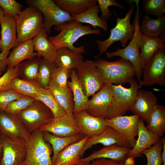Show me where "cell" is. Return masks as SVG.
Returning <instances> with one entry per match:
<instances>
[{
	"label": "cell",
	"instance_id": "cell-35",
	"mask_svg": "<svg viewBox=\"0 0 165 165\" xmlns=\"http://www.w3.org/2000/svg\"><path fill=\"white\" fill-rule=\"evenodd\" d=\"M61 8L71 15L78 14L97 4V0H54Z\"/></svg>",
	"mask_w": 165,
	"mask_h": 165
},
{
	"label": "cell",
	"instance_id": "cell-31",
	"mask_svg": "<svg viewBox=\"0 0 165 165\" xmlns=\"http://www.w3.org/2000/svg\"><path fill=\"white\" fill-rule=\"evenodd\" d=\"M45 141L49 142L52 146L53 155L52 161L54 159L61 151L69 145L78 142L85 136L82 133L69 137H59L47 132H42Z\"/></svg>",
	"mask_w": 165,
	"mask_h": 165
},
{
	"label": "cell",
	"instance_id": "cell-56",
	"mask_svg": "<svg viewBox=\"0 0 165 165\" xmlns=\"http://www.w3.org/2000/svg\"><path fill=\"white\" fill-rule=\"evenodd\" d=\"M1 134V133L0 132V134Z\"/></svg>",
	"mask_w": 165,
	"mask_h": 165
},
{
	"label": "cell",
	"instance_id": "cell-3",
	"mask_svg": "<svg viewBox=\"0 0 165 165\" xmlns=\"http://www.w3.org/2000/svg\"><path fill=\"white\" fill-rule=\"evenodd\" d=\"M131 4L129 11L123 18H119L116 12H113L117 19L116 24L114 28L110 29V35L108 39L104 41H95L99 52L94 57L95 58L100 57L115 42H120L121 46L124 47L127 46L128 42L131 40L134 32V24L130 23V19L135 6Z\"/></svg>",
	"mask_w": 165,
	"mask_h": 165
},
{
	"label": "cell",
	"instance_id": "cell-24",
	"mask_svg": "<svg viewBox=\"0 0 165 165\" xmlns=\"http://www.w3.org/2000/svg\"><path fill=\"white\" fill-rule=\"evenodd\" d=\"M165 46V37H152L141 34L139 47L142 68L148 60L160 48Z\"/></svg>",
	"mask_w": 165,
	"mask_h": 165
},
{
	"label": "cell",
	"instance_id": "cell-15",
	"mask_svg": "<svg viewBox=\"0 0 165 165\" xmlns=\"http://www.w3.org/2000/svg\"><path fill=\"white\" fill-rule=\"evenodd\" d=\"M0 132L10 138H21L26 141L31 135L17 114L0 109Z\"/></svg>",
	"mask_w": 165,
	"mask_h": 165
},
{
	"label": "cell",
	"instance_id": "cell-46",
	"mask_svg": "<svg viewBox=\"0 0 165 165\" xmlns=\"http://www.w3.org/2000/svg\"><path fill=\"white\" fill-rule=\"evenodd\" d=\"M23 96L11 88L0 91V109L5 111L10 103Z\"/></svg>",
	"mask_w": 165,
	"mask_h": 165
},
{
	"label": "cell",
	"instance_id": "cell-26",
	"mask_svg": "<svg viewBox=\"0 0 165 165\" xmlns=\"http://www.w3.org/2000/svg\"><path fill=\"white\" fill-rule=\"evenodd\" d=\"M32 39L24 42L14 48L7 58V67H15L25 60L37 57L34 52Z\"/></svg>",
	"mask_w": 165,
	"mask_h": 165
},
{
	"label": "cell",
	"instance_id": "cell-53",
	"mask_svg": "<svg viewBox=\"0 0 165 165\" xmlns=\"http://www.w3.org/2000/svg\"><path fill=\"white\" fill-rule=\"evenodd\" d=\"M90 162H86L80 163L75 165H90Z\"/></svg>",
	"mask_w": 165,
	"mask_h": 165
},
{
	"label": "cell",
	"instance_id": "cell-11",
	"mask_svg": "<svg viewBox=\"0 0 165 165\" xmlns=\"http://www.w3.org/2000/svg\"><path fill=\"white\" fill-rule=\"evenodd\" d=\"M75 70L87 97L98 92L105 85L102 76L94 61L90 60L83 61Z\"/></svg>",
	"mask_w": 165,
	"mask_h": 165
},
{
	"label": "cell",
	"instance_id": "cell-27",
	"mask_svg": "<svg viewBox=\"0 0 165 165\" xmlns=\"http://www.w3.org/2000/svg\"><path fill=\"white\" fill-rule=\"evenodd\" d=\"M146 127L154 135L160 138L165 133V106L157 104L153 108Z\"/></svg>",
	"mask_w": 165,
	"mask_h": 165
},
{
	"label": "cell",
	"instance_id": "cell-29",
	"mask_svg": "<svg viewBox=\"0 0 165 165\" xmlns=\"http://www.w3.org/2000/svg\"><path fill=\"white\" fill-rule=\"evenodd\" d=\"M83 61L81 54L75 53L66 47L57 50L55 62L58 67L75 70Z\"/></svg>",
	"mask_w": 165,
	"mask_h": 165
},
{
	"label": "cell",
	"instance_id": "cell-50",
	"mask_svg": "<svg viewBox=\"0 0 165 165\" xmlns=\"http://www.w3.org/2000/svg\"><path fill=\"white\" fill-rule=\"evenodd\" d=\"M123 163L124 165H134L135 161L134 158L132 156L127 157Z\"/></svg>",
	"mask_w": 165,
	"mask_h": 165
},
{
	"label": "cell",
	"instance_id": "cell-9",
	"mask_svg": "<svg viewBox=\"0 0 165 165\" xmlns=\"http://www.w3.org/2000/svg\"><path fill=\"white\" fill-rule=\"evenodd\" d=\"M17 115L31 134L54 119L51 110L42 101L36 99L30 105Z\"/></svg>",
	"mask_w": 165,
	"mask_h": 165
},
{
	"label": "cell",
	"instance_id": "cell-25",
	"mask_svg": "<svg viewBox=\"0 0 165 165\" xmlns=\"http://www.w3.org/2000/svg\"><path fill=\"white\" fill-rule=\"evenodd\" d=\"M47 35L43 28L32 39L34 51L38 57L55 62L57 50L48 39Z\"/></svg>",
	"mask_w": 165,
	"mask_h": 165
},
{
	"label": "cell",
	"instance_id": "cell-38",
	"mask_svg": "<svg viewBox=\"0 0 165 165\" xmlns=\"http://www.w3.org/2000/svg\"><path fill=\"white\" fill-rule=\"evenodd\" d=\"M35 99L42 101L53 112L54 118L61 117L68 114L57 103L48 89H44Z\"/></svg>",
	"mask_w": 165,
	"mask_h": 165
},
{
	"label": "cell",
	"instance_id": "cell-51",
	"mask_svg": "<svg viewBox=\"0 0 165 165\" xmlns=\"http://www.w3.org/2000/svg\"><path fill=\"white\" fill-rule=\"evenodd\" d=\"M5 14H6L3 10L0 7V22L3 18Z\"/></svg>",
	"mask_w": 165,
	"mask_h": 165
},
{
	"label": "cell",
	"instance_id": "cell-4",
	"mask_svg": "<svg viewBox=\"0 0 165 165\" xmlns=\"http://www.w3.org/2000/svg\"><path fill=\"white\" fill-rule=\"evenodd\" d=\"M139 0L135 1L137 9L135 13V17L133 21L134 27V32L133 37L129 44L125 47L119 48L116 51L109 52H107L106 55L108 58L119 56L130 61L133 64L135 70L136 76L140 83L142 81V67L140 57L139 42L141 34L140 30L139 19L140 17Z\"/></svg>",
	"mask_w": 165,
	"mask_h": 165
},
{
	"label": "cell",
	"instance_id": "cell-43",
	"mask_svg": "<svg viewBox=\"0 0 165 165\" xmlns=\"http://www.w3.org/2000/svg\"><path fill=\"white\" fill-rule=\"evenodd\" d=\"M72 70L58 67L53 74L50 82L62 88L67 87L68 79Z\"/></svg>",
	"mask_w": 165,
	"mask_h": 165
},
{
	"label": "cell",
	"instance_id": "cell-1",
	"mask_svg": "<svg viewBox=\"0 0 165 165\" xmlns=\"http://www.w3.org/2000/svg\"><path fill=\"white\" fill-rule=\"evenodd\" d=\"M54 29L60 31L55 36L48 37V39L56 50L66 47L77 53L81 54L85 51L83 46L75 47L74 44L81 37L90 34L100 35L101 30L98 28L92 29L90 26H84L73 20L63 25L55 26Z\"/></svg>",
	"mask_w": 165,
	"mask_h": 165
},
{
	"label": "cell",
	"instance_id": "cell-18",
	"mask_svg": "<svg viewBox=\"0 0 165 165\" xmlns=\"http://www.w3.org/2000/svg\"><path fill=\"white\" fill-rule=\"evenodd\" d=\"M98 144L105 146L117 144L130 149L131 148L129 143L123 136L115 129L108 126L100 134L87 139L82 149L83 154L93 145Z\"/></svg>",
	"mask_w": 165,
	"mask_h": 165
},
{
	"label": "cell",
	"instance_id": "cell-36",
	"mask_svg": "<svg viewBox=\"0 0 165 165\" xmlns=\"http://www.w3.org/2000/svg\"><path fill=\"white\" fill-rule=\"evenodd\" d=\"M41 58L37 57L20 64L19 75L21 79L36 82Z\"/></svg>",
	"mask_w": 165,
	"mask_h": 165
},
{
	"label": "cell",
	"instance_id": "cell-42",
	"mask_svg": "<svg viewBox=\"0 0 165 165\" xmlns=\"http://www.w3.org/2000/svg\"><path fill=\"white\" fill-rule=\"evenodd\" d=\"M20 64L14 67H7L6 72L0 77V91L11 88L12 80L19 75Z\"/></svg>",
	"mask_w": 165,
	"mask_h": 165
},
{
	"label": "cell",
	"instance_id": "cell-39",
	"mask_svg": "<svg viewBox=\"0 0 165 165\" xmlns=\"http://www.w3.org/2000/svg\"><path fill=\"white\" fill-rule=\"evenodd\" d=\"M162 142L160 139L151 147L142 151L141 154L145 155L147 159V163L145 165H162Z\"/></svg>",
	"mask_w": 165,
	"mask_h": 165
},
{
	"label": "cell",
	"instance_id": "cell-12",
	"mask_svg": "<svg viewBox=\"0 0 165 165\" xmlns=\"http://www.w3.org/2000/svg\"><path fill=\"white\" fill-rule=\"evenodd\" d=\"M0 140L3 149L0 165H14L22 163L26 154V141L21 138H10L1 134Z\"/></svg>",
	"mask_w": 165,
	"mask_h": 165
},
{
	"label": "cell",
	"instance_id": "cell-23",
	"mask_svg": "<svg viewBox=\"0 0 165 165\" xmlns=\"http://www.w3.org/2000/svg\"><path fill=\"white\" fill-rule=\"evenodd\" d=\"M0 50L1 51L10 50L16 47L17 43L16 25L15 19L10 16L5 14L0 22Z\"/></svg>",
	"mask_w": 165,
	"mask_h": 165
},
{
	"label": "cell",
	"instance_id": "cell-6",
	"mask_svg": "<svg viewBox=\"0 0 165 165\" xmlns=\"http://www.w3.org/2000/svg\"><path fill=\"white\" fill-rule=\"evenodd\" d=\"M130 87L126 88L121 84H111L112 96L108 110L107 119L123 116L130 110L138 90V84L133 78L129 82Z\"/></svg>",
	"mask_w": 165,
	"mask_h": 165
},
{
	"label": "cell",
	"instance_id": "cell-21",
	"mask_svg": "<svg viewBox=\"0 0 165 165\" xmlns=\"http://www.w3.org/2000/svg\"><path fill=\"white\" fill-rule=\"evenodd\" d=\"M138 136L134 146L130 150L127 157L132 156L134 158L142 157L143 155L141 154L142 151L150 148L160 139L147 129L144 120L140 117L138 123Z\"/></svg>",
	"mask_w": 165,
	"mask_h": 165
},
{
	"label": "cell",
	"instance_id": "cell-54",
	"mask_svg": "<svg viewBox=\"0 0 165 165\" xmlns=\"http://www.w3.org/2000/svg\"><path fill=\"white\" fill-rule=\"evenodd\" d=\"M14 165H23V164H22V163H19V164H17Z\"/></svg>",
	"mask_w": 165,
	"mask_h": 165
},
{
	"label": "cell",
	"instance_id": "cell-48",
	"mask_svg": "<svg viewBox=\"0 0 165 165\" xmlns=\"http://www.w3.org/2000/svg\"><path fill=\"white\" fill-rule=\"evenodd\" d=\"M9 50H4L0 53V73L4 71L8 66L7 58Z\"/></svg>",
	"mask_w": 165,
	"mask_h": 165
},
{
	"label": "cell",
	"instance_id": "cell-45",
	"mask_svg": "<svg viewBox=\"0 0 165 165\" xmlns=\"http://www.w3.org/2000/svg\"><path fill=\"white\" fill-rule=\"evenodd\" d=\"M97 3L101 13L100 17L105 21L109 19L112 14V12L109 9V6H114L123 10L125 9L123 5L115 0H97Z\"/></svg>",
	"mask_w": 165,
	"mask_h": 165
},
{
	"label": "cell",
	"instance_id": "cell-5",
	"mask_svg": "<svg viewBox=\"0 0 165 165\" xmlns=\"http://www.w3.org/2000/svg\"><path fill=\"white\" fill-rule=\"evenodd\" d=\"M16 22L18 46L25 41L33 39L43 28L41 13L30 6L22 10L14 19Z\"/></svg>",
	"mask_w": 165,
	"mask_h": 165
},
{
	"label": "cell",
	"instance_id": "cell-40",
	"mask_svg": "<svg viewBox=\"0 0 165 165\" xmlns=\"http://www.w3.org/2000/svg\"><path fill=\"white\" fill-rule=\"evenodd\" d=\"M142 3L143 9L146 13L153 15L157 18L164 16L165 0H144Z\"/></svg>",
	"mask_w": 165,
	"mask_h": 165
},
{
	"label": "cell",
	"instance_id": "cell-41",
	"mask_svg": "<svg viewBox=\"0 0 165 165\" xmlns=\"http://www.w3.org/2000/svg\"><path fill=\"white\" fill-rule=\"evenodd\" d=\"M35 100L33 98L23 96L10 103L5 111L10 113L17 114L30 105Z\"/></svg>",
	"mask_w": 165,
	"mask_h": 165
},
{
	"label": "cell",
	"instance_id": "cell-14",
	"mask_svg": "<svg viewBox=\"0 0 165 165\" xmlns=\"http://www.w3.org/2000/svg\"><path fill=\"white\" fill-rule=\"evenodd\" d=\"M38 128L42 132H49L59 137H69L82 133L75 120L73 114H67L54 118L50 123Z\"/></svg>",
	"mask_w": 165,
	"mask_h": 165
},
{
	"label": "cell",
	"instance_id": "cell-10",
	"mask_svg": "<svg viewBox=\"0 0 165 165\" xmlns=\"http://www.w3.org/2000/svg\"><path fill=\"white\" fill-rule=\"evenodd\" d=\"M142 76L138 89L144 86L165 85V46L160 48L148 60L143 69Z\"/></svg>",
	"mask_w": 165,
	"mask_h": 165
},
{
	"label": "cell",
	"instance_id": "cell-13",
	"mask_svg": "<svg viewBox=\"0 0 165 165\" xmlns=\"http://www.w3.org/2000/svg\"><path fill=\"white\" fill-rule=\"evenodd\" d=\"M138 115L120 116L105 119L107 126L112 127L123 136L129 143L131 148L134 146L138 136L140 118Z\"/></svg>",
	"mask_w": 165,
	"mask_h": 165
},
{
	"label": "cell",
	"instance_id": "cell-2",
	"mask_svg": "<svg viewBox=\"0 0 165 165\" xmlns=\"http://www.w3.org/2000/svg\"><path fill=\"white\" fill-rule=\"evenodd\" d=\"M94 62L102 76L105 84H126L136 76L132 64L122 58L113 62L98 59Z\"/></svg>",
	"mask_w": 165,
	"mask_h": 165
},
{
	"label": "cell",
	"instance_id": "cell-30",
	"mask_svg": "<svg viewBox=\"0 0 165 165\" xmlns=\"http://www.w3.org/2000/svg\"><path fill=\"white\" fill-rule=\"evenodd\" d=\"M141 33L152 37H165V16L155 19L144 15L140 25Z\"/></svg>",
	"mask_w": 165,
	"mask_h": 165
},
{
	"label": "cell",
	"instance_id": "cell-34",
	"mask_svg": "<svg viewBox=\"0 0 165 165\" xmlns=\"http://www.w3.org/2000/svg\"><path fill=\"white\" fill-rule=\"evenodd\" d=\"M11 87L20 94L35 99L44 89L36 82L23 79L18 77L12 80Z\"/></svg>",
	"mask_w": 165,
	"mask_h": 165
},
{
	"label": "cell",
	"instance_id": "cell-20",
	"mask_svg": "<svg viewBox=\"0 0 165 165\" xmlns=\"http://www.w3.org/2000/svg\"><path fill=\"white\" fill-rule=\"evenodd\" d=\"M88 138L86 136L61 151L52 161V165H75L80 163L84 146Z\"/></svg>",
	"mask_w": 165,
	"mask_h": 165
},
{
	"label": "cell",
	"instance_id": "cell-32",
	"mask_svg": "<svg viewBox=\"0 0 165 165\" xmlns=\"http://www.w3.org/2000/svg\"><path fill=\"white\" fill-rule=\"evenodd\" d=\"M48 89L59 105L68 114H73L74 105L73 94L69 87L62 88L50 82Z\"/></svg>",
	"mask_w": 165,
	"mask_h": 165
},
{
	"label": "cell",
	"instance_id": "cell-44",
	"mask_svg": "<svg viewBox=\"0 0 165 165\" xmlns=\"http://www.w3.org/2000/svg\"><path fill=\"white\" fill-rule=\"evenodd\" d=\"M0 7L6 14L14 19L21 12L23 6L15 0H0Z\"/></svg>",
	"mask_w": 165,
	"mask_h": 165
},
{
	"label": "cell",
	"instance_id": "cell-16",
	"mask_svg": "<svg viewBox=\"0 0 165 165\" xmlns=\"http://www.w3.org/2000/svg\"><path fill=\"white\" fill-rule=\"evenodd\" d=\"M111 84H105L98 92L89 100L86 109L88 114L94 116L107 119V112L111 104L112 96Z\"/></svg>",
	"mask_w": 165,
	"mask_h": 165
},
{
	"label": "cell",
	"instance_id": "cell-47",
	"mask_svg": "<svg viewBox=\"0 0 165 165\" xmlns=\"http://www.w3.org/2000/svg\"><path fill=\"white\" fill-rule=\"evenodd\" d=\"M90 165H124L123 162L104 158L97 159L90 162Z\"/></svg>",
	"mask_w": 165,
	"mask_h": 165
},
{
	"label": "cell",
	"instance_id": "cell-52",
	"mask_svg": "<svg viewBox=\"0 0 165 165\" xmlns=\"http://www.w3.org/2000/svg\"><path fill=\"white\" fill-rule=\"evenodd\" d=\"M3 153V149L0 140V163L1 161Z\"/></svg>",
	"mask_w": 165,
	"mask_h": 165
},
{
	"label": "cell",
	"instance_id": "cell-22",
	"mask_svg": "<svg viewBox=\"0 0 165 165\" xmlns=\"http://www.w3.org/2000/svg\"><path fill=\"white\" fill-rule=\"evenodd\" d=\"M130 149L117 144L105 146L98 150L94 151L88 156L81 158L80 163L91 162L94 160L100 158L124 162Z\"/></svg>",
	"mask_w": 165,
	"mask_h": 165
},
{
	"label": "cell",
	"instance_id": "cell-19",
	"mask_svg": "<svg viewBox=\"0 0 165 165\" xmlns=\"http://www.w3.org/2000/svg\"><path fill=\"white\" fill-rule=\"evenodd\" d=\"M157 103V98L152 92L139 90L130 110L134 115H138L147 124L150 114Z\"/></svg>",
	"mask_w": 165,
	"mask_h": 165
},
{
	"label": "cell",
	"instance_id": "cell-37",
	"mask_svg": "<svg viewBox=\"0 0 165 165\" xmlns=\"http://www.w3.org/2000/svg\"><path fill=\"white\" fill-rule=\"evenodd\" d=\"M57 67L55 62L42 58L36 82L44 88L48 89L53 74Z\"/></svg>",
	"mask_w": 165,
	"mask_h": 165
},
{
	"label": "cell",
	"instance_id": "cell-49",
	"mask_svg": "<svg viewBox=\"0 0 165 165\" xmlns=\"http://www.w3.org/2000/svg\"><path fill=\"white\" fill-rule=\"evenodd\" d=\"M161 140L163 144V148L161 152L162 165H165V137H163L161 139Z\"/></svg>",
	"mask_w": 165,
	"mask_h": 165
},
{
	"label": "cell",
	"instance_id": "cell-8",
	"mask_svg": "<svg viewBox=\"0 0 165 165\" xmlns=\"http://www.w3.org/2000/svg\"><path fill=\"white\" fill-rule=\"evenodd\" d=\"M29 6L34 7L41 13L43 18V28L48 34L53 26H57L74 20L71 15L62 10L52 0H28Z\"/></svg>",
	"mask_w": 165,
	"mask_h": 165
},
{
	"label": "cell",
	"instance_id": "cell-33",
	"mask_svg": "<svg viewBox=\"0 0 165 165\" xmlns=\"http://www.w3.org/2000/svg\"><path fill=\"white\" fill-rule=\"evenodd\" d=\"M100 12L98 5H94L81 13L72 15L74 20L81 24L86 23L90 24L94 29L97 27L100 28L106 31L108 29L107 21L99 17L98 13Z\"/></svg>",
	"mask_w": 165,
	"mask_h": 165
},
{
	"label": "cell",
	"instance_id": "cell-17",
	"mask_svg": "<svg viewBox=\"0 0 165 165\" xmlns=\"http://www.w3.org/2000/svg\"><path fill=\"white\" fill-rule=\"evenodd\" d=\"M73 116L82 133L89 138L100 134L107 126L105 119L92 116L85 110L73 114Z\"/></svg>",
	"mask_w": 165,
	"mask_h": 165
},
{
	"label": "cell",
	"instance_id": "cell-7",
	"mask_svg": "<svg viewBox=\"0 0 165 165\" xmlns=\"http://www.w3.org/2000/svg\"><path fill=\"white\" fill-rule=\"evenodd\" d=\"M52 149L39 128L33 131L26 141V154L23 165H52Z\"/></svg>",
	"mask_w": 165,
	"mask_h": 165
},
{
	"label": "cell",
	"instance_id": "cell-55",
	"mask_svg": "<svg viewBox=\"0 0 165 165\" xmlns=\"http://www.w3.org/2000/svg\"><path fill=\"white\" fill-rule=\"evenodd\" d=\"M1 35H0V40H1Z\"/></svg>",
	"mask_w": 165,
	"mask_h": 165
},
{
	"label": "cell",
	"instance_id": "cell-28",
	"mask_svg": "<svg viewBox=\"0 0 165 165\" xmlns=\"http://www.w3.org/2000/svg\"><path fill=\"white\" fill-rule=\"evenodd\" d=\"M70 76L71 80L68 81V84L73 94L74 105L73 114H75L82 110H86L89 99L84 92L75 70H72Z\"/></svg>",
	"mask_w": 165,
	"mask_h": 165
}]
</instances>
